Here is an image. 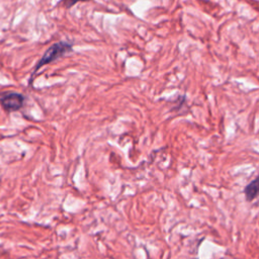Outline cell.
Returning <instances> with one entry per match:
<instances>
[{"mask_svg":"<svg viewBox=\"0 0 259 259\" xmlns=\"http://www.w3.org/2000/svg\"><path fill=\"white\" fill-rule=\"evenodd\" d=\"M73 51V45L72 43H68L65 41H61L58 43L53 44L43 55V57L41 58V60L36 63L34 70L31 74V76L34 75V74L38 72L41 68H43L45 65H48L50 63H53L54 61L60 59L61 57H63L64 55H66L67 53H70Z\"/></svg>","mask_w":259,"mask_h":259,"instance_id":"1","label":"cell"},{"mask_svg":"<svg viewBox=\"0 0 259 259\" xmlns=\"http://www.w3.org/2000/svg\"><path fill=\"white\" fill-rule=\"evenodd\" d=\"M23 101L24 97L19 93H9L0 99L2 106L6 110H8V112H15V110H18L22 106Z\"/></svg>","mask_w":259,"mask_h":259,"instance_id":"2","label":"cell"},{"mask_svg":"<svg viewBox=\"0 0 259 259\" xmlns=\"http://www.w3.org/2000/svg\"><path fill=\"white\" fill-rule=\"evenodd\" d=\"M245 197L248 201H252L259 197V176L252 180L245 188Z\"/></svg>","mask_w":259,"mask_h":259,"instance_id":"3","label":"cell"},{"mask_svg":"<svg viewBox=\"0 0 259 259\" xmlns=\"http://www.w3.org/2000/svg\"><path fill=\"white\" fill-rule=\"evenodd\" d=\"M84 1H90V0H61L60 2H63L66 8H70L78 2H84Z\"/></svg>","mask_w":259,"mask_h":259,"instance_id":"4","label":"cell"}]
</instances>
